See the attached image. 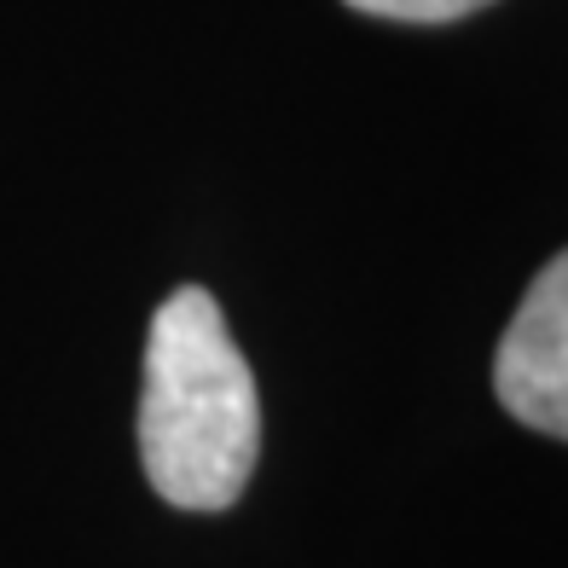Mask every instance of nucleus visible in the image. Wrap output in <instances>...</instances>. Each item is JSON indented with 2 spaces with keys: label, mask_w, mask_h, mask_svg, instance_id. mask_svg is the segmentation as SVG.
Wrapping results in <instances>:
<instances>
[{
  "label": "nucleus",
  "mask_w": 568,
  "mask_h": 568,
  "mask_svg": "<svg viewBox=\"0 0 568 568\" xmlns=\"http://www.w3.org/2000/svg\"><path fill=\"white\" fill-rule=\"evenodd\" d=\"M494 395L516 424L568 442V250L534 273L523 307L510 314L494 359Z\"/></svg>",
  "instance_id": "f03ea898"
},
{
  "label": "nucleus",
  "mask_w": 568,
  "mask_h": 568,
  "mask_svg": "<svg viewBox=\"0 0 568 568\" xmlns=\"http://www.w3.org/2000/svg\"><path fill=\"white\" fill-rule=\"evenodd\" d=\"M343 7L366 12V18H395V23H458L494 0H343Z\"/></svg>",
  "instance_id": "7ed1b4c3"
},
{
  "label": "nucleus",
  "mask_w": 568,
  "mask_h": 568,
  "mask_svg": "<svg viewBox=\"0 0 568 568\" xmlns=\"http://www.w3.org/2000/svg\"><path fill=\"white\" fill-rule=\"evenodd\" d=\"M255 453H262V395L250 359L232 343L221 302L203 284H180L151 314L145 337V476L174 510H226L250 487Z\"/></svg>",
  "instance_id": "f257e3e1"
}]
</instances>
